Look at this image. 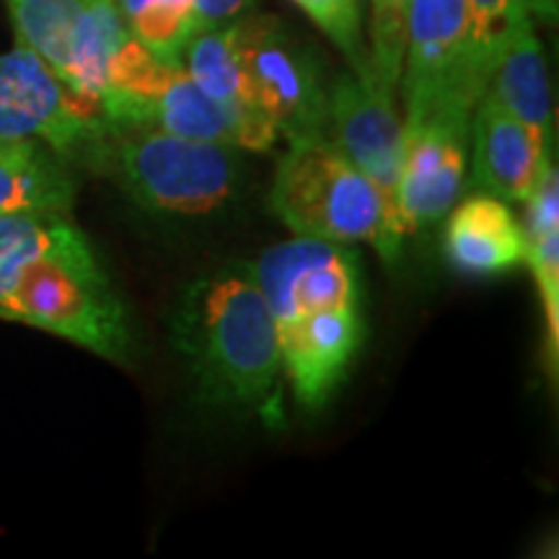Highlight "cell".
<instances>
[{
  "label": "cell",
  "instance_id": "8fae6325",
  "mask_svg": "<svg viewBox=\"0 0 559 559\" xmlns=\"http://www.w3.org/2000/svg\"><path fill=\"white\" fill-rule=\"evenodd\" d=\"M280 355L296 402L321 409L345 379L362 342L358 306H334L277 324Z\"/></svg>",
  "mask_w": 559,
  "mask_h": 559
},
{
  "label": "cell",
  "instance_id": "30bf717a",
  "mask_svg": "<svg viewBox=\"0 0 559 559\" xmlns=\"http://www.w3.org/2000/svg\"><path fill=\"white\" fill-rule=\"evenodd\" d=\"M396 96L376 86L368 73H342L326 94V138L353 160L394 207L404 156V122Z\"/></svg>",
  "mask_w": 559,
  "mask_h": 559
},
{
  "label": "cell",
  "instance_id": "2e32d148",
  "mask_svg": "<svg viewBox=\"0 0 559 559\" xmlns=\"http://www.w3.org/2000/svg\"><path fill=\"white\" fill-rule=\"evenodd\" d=\"M75 185L66 160L39 140H0V215H68Z\"/></svg>",
  "mask_w": 559,
  "mask_h": 559
},
{
  "label": "cell",
  "instance_id": "6da1fadb",
  "mask_svg": "<svg viewBox=\"0 0 559 559\" xmlns=\"http://www.w3.org/2000/svg\"><path fill=\"white\" fill-rule=\"evenodd\" d=\"M171 342L202 404L283 428L277 319L249 264L194 280L174 309Z\"/></svg>",
  "mask_w": 559,
  "mask_h": 559
},
{
  "label": "cell",
  "instance_id": "ffe728a7",
  "mask_svg": "<svg viewBox=\"0 0 559 559\" xmlns=\"http://www.w3.org/2000/svg\"><path fill=\"white\" fill-rule=\"evenodd\" d=\"M83 230L68 215H0V298L26 262L66 249L83 239Z\"/></svg>",
  "mask_w": 559,
  "mask_h": 559
},
{
  "label": "cell",
  "instance_id": "e0dca14e",
  "mask_svg": "<svg viewBox=\"0 0 559 559\" xmlns=\"http://www.w3.org/2000/svg\"><path fill=\"white\" fill-rule=\"evenodd\" d=\"M140 128L166 130L171 135L210 140L241 148L239 124L218 102L210 99L181 66H174L151 96Z\"/></svg>",
  "mask_w": 559,
  "mask_h": 559
},
{
  "label": "cell",
  "instance_id": "5b68a950",
  "mask_svg": "<svg viewBox=\"0 0 559 559\" xmlns=\"http://www.w3.org/2000/svg\"><path fill=\"white\" fill-rule=\"evenodd\" d=\"M487 88L466 0H412L400 75L404 122H472Z\"/></svg>",
  "mask_w": 559,
  "mask_h": 559
},
{
  "label": "cell",
  "instance_id": "5bb4252c",
  "mask_svg": "<svg viewBox=\"0 0 559 559\" xmlns=\"http://www.w3.org/2000/svg\"><path fill=\"white\" fill-rule=\"evenodd\" d=\"M443 239L451 267L472 277L506 275L526 262V234L506 202L492 194H477L456 205Z\"/></svg>",
  "mask_w": 559,
  "mask_h": 559
},
{
  "label": "cell",
  "instance_id": "4fadbf2b",
  "mask_svg": "<svg viewBox=\"0 0 559 559\" xmlns=\"http://www.w3.org/2000/svg\"><path fill=\"white\" fill-rule=\"evenodd\" d=\"M181 68L190 79L215 99L239 124L241 148L270 151L277 140V128L264 115L243 70L234 24L223 29H202L187 45Z\"/></svg>",
  "mask_w": 559,
  "mask_h": 559
},
{
  "label": "cell",
  "instance_id": "9c48e42d",
  "mask_svg": "<svg viewBox=\"0 0 559 559\" xmlns=\"http://www.w3.org/2000/svg\"><path fill=\"white\" fill-rule=\"evenodd\" d=\"M472 122H404V156L394 190V218L402 236L436 226L456 205L466 185Z\"/></svg>",
  "mask_w": 559,
  "mask_h": 559
},
{
  "label": "cell",
  "instance_id": "8992f818",
  "mask_svg": "<svg viewBox=\"0 0 559 559\" xmlns=\"http://www.w3.org/2000/svg\"><path fill=\"white\" fill-rule=\"evenodd\" d=\"M0 140H39L62 160L99 166L107 122L39 55L16 45L0 55Z\"/></svg>",
  "mask_w": 559,
  "mask_h": 559
},
{
  "label": "cell",
  "instance_id": "3957f363",
  "mask_svg": "<svg viewBox=\"0 0 559 559\" xmlns=\"http://www.w3.org/2000/svg\"><path fill=\"white\" fill-rule=\"evenodd\" d=\"M0 319L50 332L111 362L130 358L128 311L86 236L26 262L0 298Z\"/></svg>",
  "mask_w": 559,
  "mask_h": 559
},
{
  "label": "cell",
  "instance_id": "277c9868",
  "mask_svg": "<svg viewBox=\"0 0 559 559\" xmlns=\"http://www.w3.org/2000/svg\"><path fill=\"white\" fill-rule=\"evenodd\" d=\"M132 200L174 215H205L236 190L234 145L171 135L156 128L107 130L102 164Z\"/></svg>",
  "mask_w": 559,
  "mask_h": 559
},
{
  "label": "cell",
  "instance_id": "44dd1931",
  "mask_svg": "<svg viewBox=\"0 0 559 559\" xmlns=\"http://www.w3.org/2000/svg\"><path fill=\"white\" fill-rule=\"evenodd\" d=\"M412 0H370L368 73L376 86L396 96Z\"/></svg>",
  "mask_w": 559,
  "mask_h": 559
},
{
  "label": "cell",
  "instance_id": "7a4b0ae2",
  "mask_svg": "<svg viewBox=\"0 0 559 559\" xmlns=\"http://www.w3.org/2000/svg\"><path fill=\"white\" fill-rule=\"evenodd\" d=\"M280 158L272 207L296 236L334 243L366 241L386 262L402 251L394 207L326 135L288 140Z\"/></svg>",
  "mask_w": 559,
  "mask_h": 559
},
{
  "label": "cell",
  "instance_id": "d4e9b609",
  "mask_svg": "<svg viewBox=\"0 0 559 559\" xmlns=\"http://www.w3.org/2000/svg\"><path fill=\"white\" fill-rule=\"evenodd\" d=\"M257 0H194V16H198V32L223 29L249 16Z\"/></svg>",
  "mask_w": 559,
  "mask_h": 559
},
{
  "label": "cell",
  "instance_id": "d6986e66",
  "mask_svg": "<svg viewBox=\"0 0 559 559\" xmlns=\"http://www.w3.org/2000/svg\"><path fill=\"white\" fill-rule=\"evenodd\" d=\"M124 26L158 60L181 66L187 45L198 34L194 0H117Z\"/></svg>",
  "mask_w": 559,
  "mask_h": 559
},
{
  "label": "cell",
  "instance_id": "ac0fdd59",
  "mask_svg": "<svg viewBox=\"0 0 559 559\" xmlns=\"http://www.w3.org/2000/svg\"><path fill=\"white\" fill-rule=\"evenodd\" d=\"M88 0H9L19 45L29 47L66 83L70 47Z\"/></svg>",
  "mask_w": 559,
  "mask_h": 559
},
{
  "label": "cell",
  "instance_id": "603a6c76",
  "mask_svg": "<svg viewBox=\"0 0 559 559\" xmlns=\"http://www.w3.org/2000/svg\"><path fill=\"white\" fill-rule=\"evenodd\" d=\"M340 47L355 73H368L360 0H293ZM370 75V73H368Z\"/></svg>",
  "mask_w": 559,
  "mask_h": 559
},
{
  "label": "cell",
  "instance_id": "52a82bcc",
  "mask_svg": "<svg viewBox=\"0 0 559 559\" xmlns=\"http://www.w3.org/2000/svg\"><path fill=\"white\" fill-rule=\"evenodd\" d=\"M234 32L257 102L277 135H326V88L317 52L275 16H243Z\"/></svg>",
  "mask_w": 559,
  "mask_h": 559
},
{
  "label": "cell",
  "instance_id": "ba28073f",
  "mask_svg": "<svg viewBox=\"0 0 559 559\" xmlns=\"http://www.w3.org/2000/svg\"><path fill=\"white\" fill-rule=\"evenodd\" d=\"M249 270L277 324L334 306H358V257L345 243L296 236L262 251Z\"/></svg>",
  "mask_w": 559,
  "mask_h": 559
},
{
  "label": "cell",
  "instance_id": "cb8c5ba5",
  "mask_svg": "<svg viewBox=\"0 0 559 559\" xmlns=\"http://www.w3.org/2000/svg\"><path fill=\"white\" fill-rule=\"evenodd\" d=\"M466 11H469L474 55H477L479 66L489 81V73H492L495 62H498V55L502 45H506L508 34L513 32V26L526 13L515 5V0H466Z\"/></svg>",
  "mask_w": 559,
  "mask_h": 559
},
{
  "label": "cell",
  "instance_id": "7c38bea8",
  "mask_svg": "<svg viewBox=\"0 0 559 559\" xmlns=\"http://www.w3.org/2000/svg\"><path fill=\"white\" fill-rule=\"evenodd\" d=\"M469 138L474 185L508 202H526L544 164L555 156V143H547L489 96H481L474 107Z\"/></svg>",
  "mask_w": 559,
  "mask_h": 559
},
{
  "label": "cell",
  "instance_id": "9a60e30c",
  "mask_svg": "<svg viewBox=\"0 0 559 559\" xmlns=\"http://www.w3.org/2000/svg\"><path fill=\"white\" fill-rule=\"evenodd\" d=\"M481 96H489L498 107L539 132L547 143H555L549 68L534 32V19L523 16L508 34Z\"/></svg>",
  "mask_w": 559,
  "mask_h": 559
},
{
  "label": "cell",
  "instance_id": "7402d4cb",
  "mask_svg": "<svg viewBox=\"0 0 559 559\" xmlns=\"http://www.w3.org/2000/svg\"><path fill=\"white\" fill-rule=\"evenodd\" d=\"M526 264L539 288L544 321H547V360L551 376L559 360V228L526 236Z\"/></svg>",
  "mask_w": 559,
  "mask_h": 559
},
{
  "label": "cell",
  "instance_id": "484cf974",
  "mask_svg": "<svg viewBox=\"0 0 559 559\" xmlns=\"http://www.w3.org/2000/svg\"><path fill=\"white\" fill-rule=\"evenodd\" d=\"M515 5L534 21H542V24L549 26L557 24L559 0H515Z\"/></svg>",
  "mask_w": 559,
  "mask_h": 559
}]
</instances>
